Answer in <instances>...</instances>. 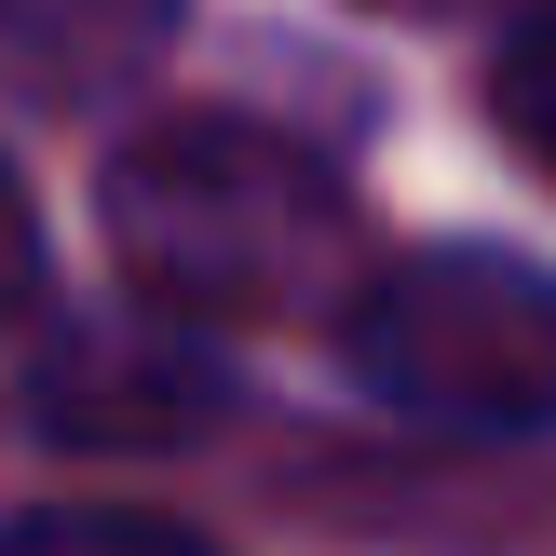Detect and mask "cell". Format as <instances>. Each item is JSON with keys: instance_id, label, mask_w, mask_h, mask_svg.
Returning a JSON list of instances; mask_svg holds the SVG:
<instances>
[{"instance_id": "obj_4", "label": "cell", "mask_w": 556, "mask_h": 556, "mask_svg": "<svg viewBox=\"0 0 556 556\" xmlns=\"http://www.w3.org/2000/svg\"><path fill=\"white\" fill-rule=\"evenodd\" d=\"M177 0H0V68L41 96H123L163 54Z\"/></svg>"}, {"instance_id": "obj_7", "label": "cell", "mask_w": 556, "mask_h": 556, "mask_svg": "<svg viewBox=\"0 0 556 556\" xmlns=\"http://www.w3.org/2000/svg\"><path fill=\"white\" fill-rule=\"evenodd\" d=\"M14 313H41V231H27V190H14V163H0V326Z\"/></svg>"}, {"instance_id": "obj_2", "label": "cell", "mask_w": 556, "mask_h": 556, "mask_svg": "<svg viewBox=\"0 0 556 556\" xmlns=\"http://www.w3.org/2000/svg\"><path fill=\"white\" fill-rule=\"evenodd\" d=\"M340 353L380 407L434 434H543L556 421V271L503 244H421L340 299Z\"/></svg>"}, {"instance_id": "obj_3", "label": "cell", "mask_w": 556, "mask_h": 556, "mask_svg": "<svg viewBox=\"0 0 556 556\" xmlns=\"http://www.w3.org/2000/svg\"><path fill=\"white\" fill-rule=\"evenodd\" d=\"M41 421L81 448H177L217 421V367L163 313H81L41 340Z\"/></svg>"}, {"instance_id": "obj_8", "label": "cell", "mask_w": 556, "mask_h": 556, "mask_svg": "<svg viewBox=\"0 0 556 556\" xmlns=\"http://www.w3.org/2000/svg\"><path fill=\"white\" fill-rule=\"evenodd\" d=\"M367 14H407V27H448V14H489V0H367Z\"/></svg>"}, {"instance_id": "obj_1", "label": "cell", "mask_w": 556, "mask_h": 556, "mask_svg": "<svg viewBox=\"0 0 556 556\" xmlns=\"http://www.w3.org/2000/svg\"><path fill=\"white\" fill-rule=\"evenodd\" d=\"M109 258L150 286L163 326H299L367 286L353 190L271 123H150L109 163Z\"/></svg>"}, {"instance_id": "obj_6", "label": "cell", "mask_w": 556, "mask_h": 556, "mask_svg": "<svg viewBox=\"0 0 556 556\" xmlns=\"http://www.w3.org/2000/svg\"><path fill=\"white\" fill-rule=\"evenodd\" d=\"M489 109H503L516 163H543V177H556V0H530V14L503 27V68H489Z\"/></svg>"}, {"instance_id": "obj_5", "label": "cell", "mask_w": 556, "mask_h": 556, "mask_svg": "<svg viewBox=\"0 0 556 556\" xmlns=\"http://www.w3.org/2000/svg\"><path fill=\"white\" fill-rule=\"evenodd\" d=\"M0 556H217V543L136 503H41V516H0Z\"/></svg>"}]
</instances>
